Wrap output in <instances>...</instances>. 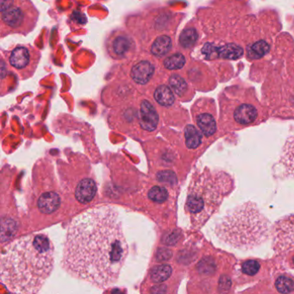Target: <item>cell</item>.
I'll return each mask as SVG.
<instances>
[{
	"label": "cell",
	"instance_id": "6da1fadb",
	"mask_svg": "<svg viewBox=\"0 0 294 294\" xmlns=\"http://www.w3.org/2000/svg\"><path fill=\"white\" fill-rule=\"evenodd\" d=\"M128 253L119 210L105 205L85 210L70 222L61 265L71 277L104 290L119 281Z\"/></svg>",
	"mask_w": 294,
	"mask_h": 294
},
{
	"label": "cell",
	"instance_id": "7a4b0ae2",
	"mask_svg": "<svg viewBox=\"0 0 294 294\" xmlns=\"http://www.w3.org/2000/svg\"><path fill=\"white\" fill-rule=\"evenodd\" d=\"M54 266V247L45 234L18 238L1 253V281L15 294H38L50 277Z\"/></svg>",
	"mask_w": 294,
	"mask_h": 294
},
{
	"label": "cell",
	"instance_id": "3957f363",
	"mask_svg": "<svg viewBox=\"0 0 294 294\" xmlns=\"http://www.w3.org/2000/svg\"><path fill=\"white\" fill-rule=\"evenodd\" d=\"M232 189L233 179L225 172L205 168L195 172L188 186L185 205L192 227L202 228Z\"/></svg>",
	"mask_w": 294,
	"mask_h": 294
},
{
	"label": "cell",
	"instance_id": "277c9868",
	"mask_svg": "<svg viewBox=\"0 0 294 294\" xmlns=\"http://www.w3.org/2000/svg\"><path fill=\"white\" fill-rule=\"evenodd\" d=\"M270 226L269 220L250 201L229 210L216 223L215 232L230 247L248 251L268 239Z\"/></svg>",
	"mask_w": 294,
	"mask_h": 294
},
{
	"label": "cell",
	"instance_id": "5b68a950",
	"mask_svg": "<svg viewBox=\"0 0 294 294\" xmlns=\"http://www.w3.org/2000/svg\"><path fill=\"white\" fill-rule=\"evenodd\" d=\"M39 12L31 0H23L1 11V36L29 34L38 23Z\"/></svg>",
	"mask_w": 294,
	"mask_h": 294
},
{
	"label": "cell",
	"instance_id": "8992f818",
	"mask_svg": "<svg viewBox=\"0 0 294 294\" xmlns=\"http://www.w3.org/2000/svg\"><path fill=\"white\" fill-rule=\"evenodd\" d=\"M41 57V52L37 47L31 45H18L10 51L8 61L19 77L24 81L34 75Z\"/></svg>",
	"mask_w": 294,
	"mask_h": 294
},
{
	"label": "cell",
	"instance_id": "52a82bcc",
	"mask_svg": "<svg viewBox=\"0 0 294 294\" xmlns=\"http://www.w3.org/2000/svg\"><path fill=\"white\" fill-rule=\"evenodd\" d=\"M273 248L276 253H283L294 248V215L284 216L274 223Z\"/></svg>",
	"mask_w": 294,
	"mask_h": 294
},
{
	"label": "cell",
	"instance_id": "ba28073f",
	"mask_svg": "<svg viewBox=\"0 0 294 294\" xmlns=\"http://www.w3.org/2000/svg\"><path fill=\"white\" fill-rule=\"evenodd\" d=\"M106 47L113 59L123 60L134 54L135 44L130 36L123 31H117L109 38Z\"/></svg>",
	"mask_w": 294,
	"mask_h": 294
},
{
	"label": "cell",
	"instance_id": "9c48e42d",
	"mask_svg": "<svg viewBox=\"0 0 294 294\" xmlns=\"http://www.w3.org/2000/svg\"><path fill=\"white\" fill-rule=\"evenodd\" d=\"M204 54L207 56L216 55L217 57L236 60L244 54V49L237 44H227L222 47H216L213 44L207 43L204 46Z\"/></svg>",
	"mask_w": 294,
	"mask_h": 294
},
{
	"label": "cell",
	"instance_id": "30bf717a",
	"mask_svg": "<svg viewBox=\"0 0 294 294\" xmlns=\"http://www.w3.org/2000/svg\"><path fill=\"white\" fill-rule=\"evenodd\" d=\"M156 71L155 65L148 60L139 61L132 66L130 77L136 84H148Z\"/></svg>",
	"mask_w": 294,
	"mask_h": 294
},
{
	"label": "cell",
	"instance_id": "8fae6325",
	"mask_svg": "<svg viewBox=\"0 0 294 294\" xmlns=\"http://www.w3.org/2000/svg\"><path fill=\"white\" fill-rule=\"evenodd\" d=\"M159 122V116L154 105L148 101L142 100L140 105V126L148 131L156 129Z\"/></svg>",
	"mask_w": 294,
	"mask_h": 294
},
{
	"label": "cell",
	"instance_id": "7c38bea8",
	"mask_svg": "<svg viewBox=\"0 0 294 294\" xmlns=\"http://www.w3.org/2000/svg\"><path fill=\"white\" fill-rule=\"evenodd\" d=\"M97 193V185L91 179H82L75 190V197L80 203L88 204L92 201Z\"/></svg>",
	"mask_w": 294,
	"mask_h": 294
},
{
	"label": "cell",
	"instance_id": "4fadbf2b",
	"mask_svg": "<svg viewBox=\"0 0 294 294\" xmlns=\"http://www.w3.org/2000/svg\"><path fill=\"white\" fill-rule=\"evenodd\" d=\"M61 205V198L55 192H47L42 194L38 200L39 210L44 214H52L58 210Z\"/></svg>",
	"mask_w": 294,
	"mask_h": 294
},
{
	"label": "cell",
	"instance_id": "5bb4252c",
	"mask_svg": "<svg viewBox=\"0 0 294 294\" xmlns=\"http://www.w3.org/2000/svg\"><path fill=\"white\" fill-rule=\"evenodd\" d=\"M281 164L284 168L286 174L294 178V136L289 137L285 143L281 154Z\"/></svg>",
	"mask_w": 294,
	"mask_h": 294
},
{
	"label": "cell",
	"instance_id": "9a60e30c",
	"mask_svg": "<svg viewBox=\"0 0 294 294\" xmlns=\"http://www.w3.org/2000/svg\"><path fill=\"white\" fill-rule=\"evenodd\" d=\"M258 112L254 106L251 105H242L237 107L234 113L235 120L240 125H250L257 119Z\"/></svg>",
	"mask_w": 294,
	"mask_h": 294
},
{
	"label": "cell",
	"instance_id": "2e32d148",
	"mask_svg": "<svg viewBox=\"0 0 294 294\" xmlns=\"http://www.w3.org/2000/svg\"><path fill=\"white\" fill-rule=\"evenodd\" d=\"M172 38L167 35H161L153 42L150 47V52L156 57H163L168 54L172 48Z\"/></svg>",
	"mask_w": 294,
	"mask_h": 294
},
{
	"label": "cell",
	"instance_id": "e0dca14e",
	"mask_svg": "<svg viewBox=\"0 0 294 294\" xmlns=\"http://www.w3.org/2000/svg\"><path fill=\"white\" fill-rule=\"evenodd\" d=\"M196 123L199 128L207 136L212 135L216 130V125L215 119L211 114L208 112H202L196 116Z\"/></svg>",
	"mask_w": 294,
	"mask_h": 294
},
{
	"label": "cell",
	"instance_id": "ac0fdd59",
	"mask_svg": "<svg viewBox=\"0 0 294 294\" xmlns=\"http://www.w3.org/2000/svg\"><path fill=\"white\" fill-rule=\"evenodd\" d=\"M154 98L159 105L163 106H171L175 100L172 89L166 84H161L156 88Z\"/></svg>",
	"mask_w": 294,
	"mask_h": 294
},
{
	"label": "cell",
	"instance_id": "d6986e66",
	"mask_svg": "<svg viewBox=\"0 0 294 294\" xmlns=\"http://www.w3.org/2000/svg\"><path fill=\"white\" fill-rule=\"evenodd\" d=\"M185 138L186 144L188 149H197L201 143L202 135L195 126L189 125L185 128Z\"/></svg>",
	"mask_w": 294,
	"mask_h": 294
},
{
	"label": "cell",
	"instance_id": "ffe728a7",
	"mask_svg": "<svg viewBox=\"0 0 294 294\" xmlns=\"http://www.w3.org/2000/svg\"><path fill=\"white\" fill-rule=\"evenodd\" d=\"M172 274V267L167 264L156 266L150 272V278L155 283H163Z\"/></svg>",
	"mask_w": 294,
	"mask_h": 294
},
{
	"label": "cell",
	"instance_id": "44dd1931",
	"mask_svg": "<svg viewBox=\"0 0 294 294\" xmlns=\"http://www.w3.org/2000/svg\"><path fill=\"white\" fill-rule=\"evenodd\" d=\"M198 33L193 28H186L179 36V44L184 48H190L196 43L198 40Z\"/></svg>",
	"mask_w": 294,
	"mask_h": 294
},
{
	"label": "cell",
	"instance_id": "7402d4cb",
	"mask_svg": "<svg viewBox=\"0 0 294 294\" xmlns=\"http://www.w3.org/2000/svg\"><path fill=\"white\" fill-rule=\"evenodd\" d=\"M186 64V58L182 54H172L166 58L163 61L164 67L168 70H178L182 68Z\"/></svg>",
	"mask_w": 294,
	"mask_h": 294
},
{
	"label": "cell",
	"instance_id": "603a6c76",
	"mask_svg": "<svg viewBox=\"0 0 294 294\" xmlns=\"http://www.w3.org/2000/svg\"><path fill=\"white\" fill-rule=\"evenodd\" d=\"M269 51V45L265 41H259L253 43L248 50V55L253 60L263 57Z\"/></svg>",
	"mask_w": 294,
	"mask_h": 294
},
{
	"label": "cell",
	"instance_id": "cb8c5ba5",
	"mask_svg": "<svg viewBox=\"0 0 294 294\" xmlns=\"http://www.w3.org/2000/svg\"><path fill=\"white\" fill-rule=\"evenodd\" d=\"M169 85L178 96H182L187 90V84L185 80L178 75H171L169 78Z\"/></svg>",
	"mask_w": 294,
	"mask_h": 294
},
{
	"label": "cell",
	"instance_id": "d4e9b609",
	"mask_svg": "<svg viewBox=\"0 0 294 294\" xmlns=\"http://www.w3.org/2000/svg\"><path fill=\"white\" fill-rule=\"evenodd\" d=\"M275 288L281 294H291L294 292V281L288 276L281 275L275 282Z\"/></svg>",
	"mask_w": 294,
	"mask_h": 294
},
{
	"label": "cell",
	"instance_id": "484cf974",
	"mask_svg": "<svg viewBox=\"0 0 294 294\" xmlns=\"http://www.w3.org/2000/svg\"><path fill=\"white\" fill-rule=\"evenodd\" d=\"M148 196H149V200H152L153 202L162 204L168 200V193L165 187L156 186L149 190Z\"/></svg>",
	"mask_w": 294,
	"mask_h": 294
},
{
	"label": "cell",
	"instance_id": "4316f807",
	"mask_svg": "<svg viewBox=\"0 0 294 294\" xmlns=\"http://www.w3.org/2000/svg\"><path fill=\"white\" fill-rule=\"evenodd\" d=\"M260 263L254 260H250L245 261L243 264L242 267V270L244 274H248V275H255L258 273V271L260 270Z\"/></svg>",
	"mask_w": 294,
	"mask_h": 294
},
{
	"label": "cell",
	"instance_id": "83f0119b",
	"mask_svg": "<svg viewBox=\"0 0 294 294\" xmlns=\"http://www.w3.org/2000/svg\"><path fill=\"white\" fill-rule=\"evenodd\" d=\"M20 1L23 0H0V10L1 11L7 10L8 8H10Z\"/></svg>",
	"mask_w": 294,
	"mask_h": 294
},
{
	"label": "cell",
	"instance_id": "f1b7e54d",
	"mask_svg": "<svg viewBox=\"0 0 294 294\" xmlns=\"http://www.w3.org/2000/svg\"></svg>",
	"mask_w": 294,
	"mask_h": 294
}]
</instances>
